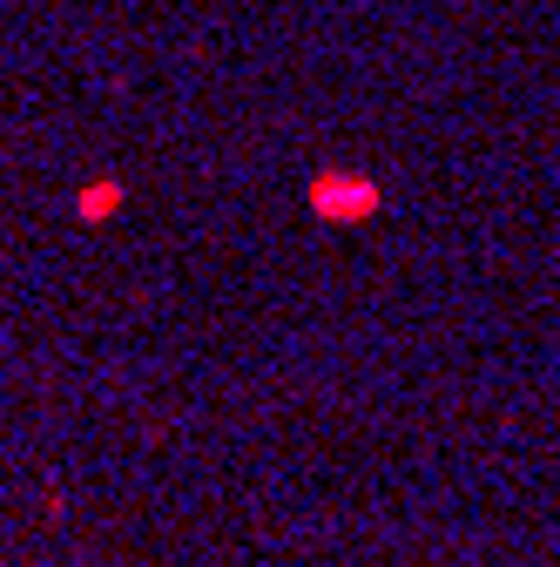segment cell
<instances>
[{"mask_svg": "<svg viewBox=\"0 0 560 567\" xmlns=\"http://www.w3.org/2000/svg\"><path fill=\"white\" fill-rule=\"evenodd\" d=\"M115 203H122V189L115 183H95V189H82V217L102 224V217H115Z\"/></svg>", "mask_w": 560, "mask_h": 567, "instance_id": "obj_2", "label": "cell"}, {"mask_svg": "<svg viewBox=\"0 0 560 567\" xmlns=\"http://www.w3.org/2000/svg\"><path fill=\"white\" fill-rule=\"evenodd\" d=\"M311 209H318V217H331V224H365L372 209H378V183L331 169V176L311 183Z\"/></svg>", "mask_w": 560, "mask_h": 567, "instance_id": "obj_1", "label": "cell"}]
</instances>
